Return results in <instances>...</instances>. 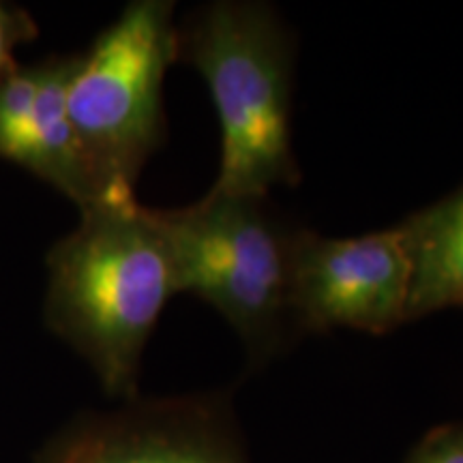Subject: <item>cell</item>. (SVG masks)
I'll return each mask as SVG.
<instances>
[{
    "label": "cell",
    "mask_w": 463,
    "mask_h": 463,
    "mask_svg": "<svg viewBox=\"0 0 463 463\" xmlns=\"http://www.w3.org/2000/svg\"><path fill=\"white\" fill-rule=\"evenodd\" d=\"M412 258L402 223L347 239L294 230L289 309L297 333L386 335L408 322Z\"/></svg>",
    "instance_id": "5b68a950"
},
{
    "label": "cell",
    "mask_w": 463,
    "mask_h": 463,
    "mask_svg": "<svg viewBox=\"0 0 463 463\" xmlns=\"http://www.w3.org/2000/svg\"><path fill=\"white\" fill-rule=\"evenodd\" d=\"M176 61L170 0L127 5L75 61L69 118L103 202L136 198L137 176L164 142V80Z\"/></svg>",
    "instance_id": "3957f363"
},
{
    "label": "cell",
    "mask_w": 463,
    "mask_h": 463,
    "mask_svg": "<svg viewBox=\"0 0 463 463\" xmlns=\"http://www.w3.org/2000/svg\"><path fill=\"white\" fill-rule=\"evenodd\" d=\"M34 463H249L219 392L136 402L73 420Z\"/></svg>",
    "instance_id": "8992f818"
},
{
    "label": "cell",
    "mask_w": 463,
    "mask_h": 463,
    "mask_svg": "<svg viewBox=\"0 0 463 463\" xmlns=\"http://www.w3.org/2000/svg\"><path fill=\"white\" fill-rule=\"evenodd\" d=\"M37 34V22L33 20L26 9L0 3V80H5L20 67L14 56L15 48L33 42Z\"/></svg>",
    "instance_id": "9c48e42d"
},
{
    "label": "cell",
    "mask_w": 463,
    "mask_h": 463,
    "mask_svg": "<svg viewBox=\"0 0 463 463\" xmlns=\"http://www.w3.org/2000/svg\"><path fill=\"white\" fill-rule=\"evenodd\" d=\"M264 200L211 189L195 204L161 211L181 292L215 307L253 364L270 361L297 335L289 309L294 230Z\"/></svg>",
    "instance_id": "277c9868"
},
{
    "label": "cell",
    "mask_w": 463,
    "mask_h": 463,
    "mask_svg": "<svg viewBox=\"0 0 463 463\" xmlns=\"http://www.w3.org/2000/svg\"><path fill=\"white\" fill-rule=\"evenodd\" d=\"M78 56H50L0 80V157L50 183L80 211L103 202L67 108Z\"/></svg>",
    "instance_id": "52a82bcc"
},
{
    "label": "cell",
    "mask_w": 463,
    "mask_h": 463,
    "mask_svg": "<svg viewBox=\"0 0 463 463\" xmlns=\"http://www.w3.org/2000/svg\"><path fill=\"white\" fill-rule=\"evenodd\" d=\"M48 253L45 322L82 354L108 395L136 399L144 347L181 294L161 211L136 198L84 208Z\"/></svg>",
    "instance_id": "6da1fadb"
},
{
    "label": "cell",
    "mask_w": 463,
    "mask_h": 463,
    "mask_svg": "<svg viewBox=\"0 0 463 463\" xmlns=\"http://www.w3.org/2000/svg\"><path fill=\"white\" fill-rule=\"evenodd\" d=\"M405 463H463V420L427 431L410 450Z\"/></svg>",
    "instance_id": "30bf717a"
},
{
    "label": "cell",
    "mask_w": 463,
    "mask_h": 463,
    "mask_svg": "<svg viewBox=\"0 0 463 463\" xmlns=\"http://www.w3.org/2000/svg\"><path fill=\"white\" fill-rule=\"evenodd\" d=\"M178 61L202 75L222 129V161L211 189L266 198L297 187L292 148L294 39L270 5L215 0L178 26Z\"/></svg>",
    "instance_id": "7a4b0ae2"
},
{
    "label": "cell",
    "mask_w": 463,
    "mask_h": 463,
    "mask_svg": "<svg viewBox=\"0 0 463 463\" xmlns=\"http://www.w3.org/2000/svg\"><path fill=\"white\" fill-rule=\"evenodd\" d=\"M402 228L412 258L408 320L463 307V184Z\"/></svg>",
    "instance_id": "ba28073f"
}]
</instances>
